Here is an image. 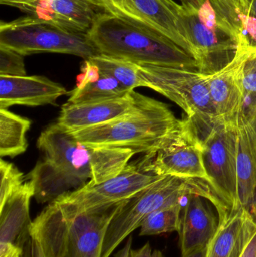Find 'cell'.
<instances>
[{
	"label": "cell",
	"instance_id": "20",
	"mask_svg": "<svg viewBox=\"0 0 256 257\" xmlns=\"http://www.w3.org/2000/svg\"><path fill=\"white\" fill-rule=\"evenodd\" d=\"M255 232L256 220L246 211H230L219 221L207 257H240Z\"/></svg>",
	"mask_w": 256,
	"mask_h": 257
},
{
	"label": "cell",
	"instance_id": "14",
	"mask_svg": "<svg viewBox=\"0 0 256 257\" xmlns=\"http://www.w3.org/2000/svg\"><path fill=\"white\" fill-rule=\"evenodd\" d=\"M0 3L76 33H87L99 14L90 0H0Z\"/></svg>",
	"mask_w": 256,
	"mask_h": 257
},
{
	"label": "cell",
	"instance_id": "29",
	"mask_svg": "<svg viewBox=\"0 0 256 257\" xmlns=\"http://www.w3.org/2000/svg\"><path fill=\"white\" fill-rule=\"evenodd\" d=\"M26 75L24 56L0 46V75L15 77Z\"/></svg>",
	"mask_w": 256,
	"mask_h": 257
},
{
	"label": "cell",
	"instance_id": "21",
	"mask_svg": "<svg viewBox=\"0 0 256 257\" xmlns=\"http://www.w3.org/2000/svg\"><path fill=\"white\" fill-rule=\"evenodd\" d=\"M26 178L33 184V197L39 204L51 203L72 189L77 190L87 183L46 158L39 160Z\"/></svg>",
	"mask_w": 256,
	"mask_h": 257
},
{
	"label": "cell",
	"instance_id": "5",
	"mask_svg": "<svg viewBox=\"0 0 256 257\" xmlns=\"http://www.w3.org/2000/svg\"><path fill=\"white\" fill-rule=\"evenodd\" d=\"M183 24L198 72L211 75L237 55L242 36L221 21L209 0L181 3Z\"/></svg>",
	"mask_w": 256,
	"mask_h": 257
},
{
	"label": "cell",
	"instance_id": "15",
	"mask_svg": "<svg viewBox=\"0 0 256 257\" xmlns=\"http://www.w3.org/2000/svg\"><path fill=\"white\" fill-rule=\"evenodd\" d=\"M238 154V210L256 220V112L241 111L236 119Z\"/></svg>",
	"mask_w": 256,
	"mask_h": 257
},
{
	"label": "cell",
	"instance_id": "8",
	"mask_svg": "<svg viewBox=\"0 0 256 257\" xmlns=\"http://www.w3.org/2000/svg\"><path fill=\"white\" fill-rule=\"evenodd\" d=\"M147 88L157 92L178 105L186 117L197 121L217 119L207 86L206 75L198 70L138 65Z\"/></svg>",
	"mask_w": 256,
	"mask_h": 257
},
{
	"label": "cell",
	"instance_id": "36",
	"mask_svg": "<svg viewBox=\"0 0 256 257\" xmlns=\"http://www.w3.org/2000/svg\"><path fill=\"white\" fill-rule=\"evenodd\" d=\"M208 245L207 247H202V248L195 250V251L192 252V253H189V254L182 256V257H207Z\"/></svg>",
	"mask_w": 256,
	"mask_h": 257
},
{
	"label": "cell",
	"instance_id": "24",
	"mask_svg": "<svg viewBox=\"0 0 256 257\" xmlns=\"http://www.w3.org/2000/svg\"><path fill=\"white\" fill-rule=\"evenodd\" d=\"M129 93L131 92L128 91L117 80L101 72L100 78L98 81L90 83L83 88H75L71 91L68 102L79 105L105 102L123 97Z\"/></svg>",
	"mask_w": 256,
	"mask_h": 257
},
{
	"label": "cell",
	"instance_id": "7",
	"mask_svg": "<svg viewBox=\"0 0 256 257\" xmlns=\"http://www.w3.org/2000/svg\"><path fill=\"white\" fill-rule=\"evenodd\" d=\"M0 46L27 56L40 53L70 54L84 60L99 54L87 33L65 30L27 16L0 24Z\"/></svg>",
	"mask_w": 256,
	"mask_h": 257
},
{
	"label": "cell",
	"instance_id": "18",
	"mask_svg": "<svg viewBox=\"0 0 256 257\" xmlns=\"http://www.w3.org/2000/svg\"><path fill=\"white\" fill-rule=\"evenodd\" d=\"M204 199L191 194L183 201L178 231L182 256L207 247L219 229V219Z\"/></svg>",
	"mask_w": 256,
	"mask_h": 257
},
{
	"label": "cell",
	"instance_id": "6",
	"mask_svg": "<svg viewBox=\"0 0 256 257\" xmlns=\"http://www.w3.org/2000/svg\"><path fill=\"white\" fill-rule=\"evenodd\" d=\"M188 119L196 130L202 145L209 184L230 211H238V138L236 120L228 123L218 118L212 122Z\"/></svg>",
	"mask_w": 256,
	"mask_h": 257
},
{
	"label": "cell",
	"instance_id": "4",
	"mask_svg": "<svg viewBox=\"0 0 256 257\" xmlns=\"http://www.w3.org/2000/svg\"><path fill=\"white\" fill-rule=\"evenodd\" d=\"M37 148L45 158L87 182L99 184L118 175L137 154L129 148L85 145L57 123L42 132Z\"/></svg>",
	"mask_w": 256,
	"mask_h": 257
},
{
	"label": "cell",
	"instance_id": "17",
	"mask_svg": "<svg viewBox=\"0 0 256 257\" xmlns=\"http://www.w3.org/2000/svg\"><path fill=\"white\" fill-rule=\"evenodd\" d=\"M67 93L63 85L45 76L0 75V108L55 105L59 98Z\"/></svg>",
	"mask_w": 256,
	"mask_h": 257
},
{
	"label": "cell",
	"instance_id": "27",
	"mask_svg": "<svg viewBox=\"0 0 256 257\" xmlns=\"http://www.w3.org/2000/svg\"><path fill=\"white\" fill-rule=\"evenodd\" d=\"M221 21L228 24L239 36L243 33V20L249 14L246 0H209Z\"/></svg>",
	"mask_w": 256,
	"mask_h": 257
},
{
	"label": "cell",
	"instance_id": "1",
	"mask_svg": "<svg viewBox=\"0 0 256 257\" xmlns=\"http://www.w3.org/2000/svg\"><path fill=\"white\" fill-rule=\"evenodd\" d=\"M87 35L99 54L137 65L198 70L195 59L166 36L108 14L99 12Z\"/></svg>",
	"mask_w": 256,
	"mask_h": 257
},
{
	"label": "cell",
	"instance_id": "34",
	"mask_svg": "<svg viewBox=\"0 0 256 257\" xmlns=\"http://www.w3.org/2000/svg\"><path fill=\"white\" fill-rule=\"evenodd\" d=\"M240 257H256V232Z\"/></svg>",
	"mask_w": 256,
	"mask_h": 257
},
{
	"label": "cell",
	"instance_id": "3",
	"mask_svg": "<svg viewBox=\"0 0 256 257\" xmlns=\"http://www.w3.org/2000/svg\"><path fill=\"white\" fill-rule=\"evenodd\" d=\"M198 194L210 201L216 210L224 204L207 183L174 176H164L131 199L125 201L107 229L102 257H110L118 246L140 228L154 211L183 202L186 196Z\"/></svg>",
	"mask_w": 256,
	"mask_h": 257
},
{
	"label": "cell",
	"instance_id": "33",
	"mask_svg": "<svg viewBox=\"0 0 256 257\" xmlns=\"http://www.w3.org/2000/svg\"><path fill=\"white\" fill-rule=\"evenodd\" d=\"M23 248L9 243H0V257H22Z\"/></svg>",
	"mask_w": 256,
	"mask_h": 257
},
{
	"label": "cell",
	"instance_id": "23",
	"mask_svg": "<svg viewBox=\"0 0 256 257\" xmlns=\"http://www.w3.org/2000/svg\"><path fill=\"white\" fill-rule=\"evenodd\" d=\"M31 121L25 117L0 108V156L15 157L27 151V133Z\"/></svg>",
	"mask_w": 256,
	"mask_h": 257
},
{
	"label": "cell",
	"instance_id": "28",
	"mask_svg": "<svg viewBox=\"0 0 256 257\" xmlns=\"http://www.w3.org/2000/svg\"><path fill=\"white\" fill-rule=\"evenodd\" d=\"M0 207L4 205L9 196L24 183V174L13 164L0 160Z\"/></svg>",
	"mask_w": 256,
	"mask_h": 257
},
{
	"label": "cell",
	"instance_id": "10",
	"mask_svg": "<svg viewBox=\"0 0 256 257\" xmlns=\"http://www.w3.org/2000/svg\"><path fill=\"white\" fill-rule=\"evenodd\" d=\"M141 163L148 172L160 176L178 177L209 184L202 145L187 117L180 120L160 147L153 154L146 155Z\"/></svg>",
	"mask_w": 256,
	"mask_h": 257
},
{
	"label": "cell",
	"instance_id": "32",
	"mask_svg": "<svg viewBox=\"0 0 256 257\" xmlns=\"http://www.w3.org/2000/svg\"><path fill=\"white\" fill-rule=\"evenodd\" d=\"M131 257H165L159 250H153L147 242L141 248L131 250Z\"/></svg>",
	"mask_w": 256,
	"mask_h": 257
},
{
	"label": "cell",
	"instance_id": "12",
	"mask_svg": "<svg viewBox=\"0 0 256 257\" xmlns=\"http://www.w3.org/2000/svg\"><path fill=\"white\" fill-rule=\"evenodd\" d=\"M124 202L95 208L69 218L62 214L54 257H102L107 229Z\"/></svg>",
	"mask_w": 256,
	"mask_h": 257
},
{
	"label": "cell",
	"instance_id": "25",
	"mask_svg": "<svg viewBox=\"0 0 256 257\" xmlns=\"http://www.w3.org/2000/svg\"><path fill=\"white\" fill-rule=\"evenodd\" d=\"M88 60L94 63L101 72L117 80L128 91H134L138 87L147 88V83L140 73L138 65L103 54H97Z\"/></svg>",
	"mask_w": 256,
	"mask_h": 257
},
{
	"label": "cell",
	"instance_id": "37",
	"mask_svg": "<svg viewBox=\"0 0 256 257\" xmlns=\"http://www.w3.org/2000/svg\"><path fill=\"white\" fill-rule=\"evenodd\" d=\"M249 15H252L256 18V0H252L249 8Z\"/></svg>",
	"mask_w": 256,
	"mask_h": 257
},
{
	"label": "cell",
	"instance_id": "39",
	"mask_svg": "<svg viewBox=\"0 0 256 257\" xmlns=\"http://www.w3.org/2000/svg\"><path fill=\"white\" fill-rule=\"evenodd\" d=\"M246 1H247L248 3H249V8H250V4H251V3H252V0H246Z\"/></svg>",
	"mask_w": 256,
	"mask_h": 257
},
{
	"label": "cell",
	"instance_id": "16",
	"mask_svg": "<svg viewBox=\"0 0 256 257\" xmlns=\"http://www.w3.org/2000/svg\"><path fill=\"white\" fill-rule=\"evenodd\" d=\"M138 93L134 90L118 99L87 104L62 106L57 123L68 132L93 127L117 120L129 114L136 106Z\"/></svg>",
	"mask_w": 256,
	"mask_h": 257
},
{
	"label": "cell",
	"instance_id": "30",
	"mask_svg": "<svg viewBox=\"0 0 256 257\" xmlns=\"http://www.w3.org/2000/svg\"><path fill=\"white\" fill-rule=\"evenodd\" d=\"M99 68L90 60H84L81 66V73L77 76L76 88L81 89L90 83L95 82L100 78Z\"/></svg>",
	"mask_w": 256,
	"mask_h": 257
},
{
	"label": "cell",
	"instance_id": "26",
	"mask_svg": "<svg viewBox=\"0 0 256 257\" xmlns=\"http://www.w3.org/2000/svg\"><path fill=\"white\" fill-rule=\"evenodd\" d=\"M183 204L162 208L147 216L140 226V236L178 232Z\"/></svg>",
	"mask_w": 256,
	"mask_h": 257
},
{
	"label": "cell",
	"instance_id": "35",
	"mask_svg": "<svg viewBox=\"0 0 256 257\" xmlns=\"http://www.w3.org/2000/svg\"><path fill=\"white\" fill-rule=\"evenodd\" d=\"M132 235H129L128 237L127 241H126V244H125L124 247L121 249V250H119L115 255H114V257H131V250H132Z\"/></svg>",
	"mask_w": 256,
	"mask_h": 257
},
{
	"label": "cell",
	"instance_id": "9",
	"mask_svg": "<svg viewBox=\"0 0 256 257\" xmlns=\"http://www.w3.org/2000/svg\"><path fill=\"white\" fill-rule=\"evenodd\" d=\"M162 177L148 172L143 163H128L116 176L99 184L87 182L54 201L64 218L86 211L123 202L150 187Z\"/></svg>",
	"mask_w": 256,
	"mask_h": 257
},
{
	"label": "cell",
	"instance_id": "2",
	"mask_svg": "<svg viewBox=\"0 0 256 257\" xmlns=\"http://www.w3.org/2000/svg\"><path fill=\"white\" fill-rule=\"evenodd\" d=\"M179 122L166 104L138 93L136 106L129 114L104 124L69 133L85 145L129 148L150 155Z\"/></svg>",
	"mask_w": 256,
	"mask_h": 257
},
{
	"label": "cell",
	"instance_id": "11",
	"mask_svg": "<svg viewBox=\"0 0 256 257\" xmlns=\"http://www.w3.org/2000/svg\"><path fill=\"white\" fill-rule=\"evenodd\" d=\"M99 12L138 24L166 36L192 56L182 17L181 3L176 0H90Z\"/></svg>",
	"mask_w": 256,
	"mask_h": 257
},
{
	"label": "cell",
	"instance_id": "31",
	"mask_svg": "<svg viewBox=\"0 0 256 257\" xmlns=\"http://www.w3.org/2000/svg\"><path fill=\"white\" fill-rule=\"evenodd\" d=\"M243 33L247 36L251 45L256 46V18L251 15H246L243 20Z\"/></svg>",
	"mask_w": 256,
	"mask_h": 257
},
{
	"label": "cell",
	"instance_id": "22",
	"mask_svg": "<svg viewBox=\"0 0 256 257\" xmlns=\"http://www.w3.org/2000/svg\"><path fill=\"white\" fill-rule=\"evenodd\" d=\"M62 213L58 205L50 203L32 222L22 257L55 256L56 240Z\"/></svg>",
	"mask_w": 256,
	"mask_h": 257
},
{
	"label": "cell",
	"instance_id": "13",
	"mask_svg": "<svg viewBox=\"0 0 256 257\" xmlns=\"http://www.w3.org/2000/svg\"><path fill=\"white\" fill-rule=\"evenodd\" d=\"M254 47L246 34H243L234 60L219 72L206 75L210 100L219 120L228 123L234 122L243 110L244 93L242 71Z\"/></svg>",
	"mask_w": 256,
	"mask_h": 257
},
{
	"label": "cell",
	"instance_id": "19",
	"mask_svg": "<svg viewBox=\"0 0 256 257\" xmlns=\"http://www.w3.org/2000/svg\"><path fill=\"white\" fill-rule=\"evenodd\" d=\"M34 196L31 181L24 182L0 207V243L15 244L22 248L27 240L30 220V201Z\"/></svg>",
	"mask_w": 256,
	"mask_h": 257
},
{
	"label": "cell",
	"instance_id": "38",
	"mask_svg": "<svg viewBox=\"0 0 256 257\" xmlns=\"http://www.w3.org/2000/svg\"><path fill=\"white\" fill-rule=\"evenodd\" d=\"M180 2V3H188V2H193L194 0H179Z\"/></svg>",
	"mask_w": 256,
	"mask_h": 257
}]
</instances>
